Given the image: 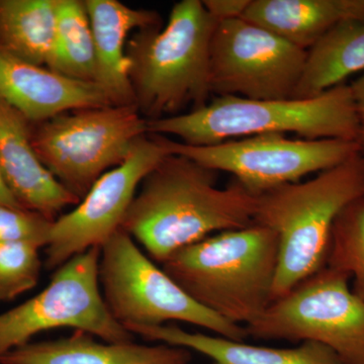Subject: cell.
<instances>
[{"instance_id":"cell-1","label":"cell","mask_w":364,"mask_h":364,"mask_svg":"<svg viewBox=\"0 0 364 364\" xmlns=\"http://www.w3.org/2000/svg\"><path fill=\"white\" fill-rule=\"evenodd\" d=\"M218 172L167 154L141 183L121 230L162 264L181 248L253 224L256 196L236 179L217 186Z\"/></svg>"},{"instance_id":"cell-2","label":"cell","mask_w":364,"mask_h":364,"mask_svg":"<svg viewBox=\"0 0 364 364\" xmlns=\"http://www.w3.org/2000/svg\"><path fill=\"white\" fill-rule=\"evenodd\" d=\"M217 23L200 0H182L172 7L166 25L133 33L126 46L129 79L146 121L208 104L210 42Z\"/></svg>"},{"instance_id":"cell-3","label":"cell","mask_w":364,"mask_h":364,"mask_svg":"<svg viewBox=\"0 0 364 364\" xmlns=\"http://www.w3.org/2000/svg\"><path fill=\"white\" fill-rule=\"evenodd\" d=\"M161 265L198 305L246 327L272 304L279 239L268 228L252 224L181 248Z\"/></svg>"},{"instance_id":"cell-4","label":"cell","mask_w":364,"mask_h":364,"mask_svg":"<svg viewBox=\"0 0 364 364\" xmlns=\"http://www.w3.org/2000/svg\"><path fill=\"white\" fill-rule=\"evenodd\" d=\"M364 195V152L306 181L282 184L256 196L253 224L279 239L272 301L326 267L332 228L347 205Z\"/></svg>"},{"instance_id":"cell-5","label":"cell","mask_w":364,"mask_h":364,"mask_svg":"<svg viewBox=\"0 0 364 364\" xmlns=\"http://www.w3.org/2000/svg\"><path fill=\"white\" fill-rule=\"evenodd\" d=\"M148 134L176 136L189 146H210L239 136L298 134L306 140L355 141L360 128L350 85L306 100H254L217 97L202 109L147 121Z\"/></svg>"},{"instance_id":"cell-6","label":"cell","mask_w":364,"mask_h":364,"mask_svg":"<svg viewBox=\"0 0 364 364\" xmlns=\"http://www.w3.org/2000/svg\"><path fill=\"white\" fill-rule=\"evenodd\" d=\"M98 277L105 305L126 329L177 321L234 341L248 337L244 326L219 317L189 298L123 230L100 247Z\"/></svg>"},{"instance_id":"cell-7","label":"cell","mask_w":364,"mask_h":364,"mask_svg":"<svg viewBox=\"0 0 364 364\" xmlns=\"http://www.w3.org/2000/svg\"><path fill=\"white\" fill-rule=\"evenodd\" d=\"M146 135L147 121L135 105L85 107L32 124L41 162L79 200Z\"/></svg>"},{"instance_id":"cell-8","label":"cell","mask_w":364,"mask_h":364,"mask_svg":"<svg viewBox=\"0 0 364 364\" xmlns=\"http://www.w3.org/2000/svg\"><path fill=\"white\" fill-rule=\"evenodd\" d=\"M348 275L326 267L272 301L248 337L291 343L315 342L344 364H364V301L349 287Z\"/></svg>"},{"instance_id":"cell-9","label":"cell","mask_w":364,"mask_h":364,"mask_svg":"<svg viewBox=\"0 0 364 364\" xmlns=\"http://www.w3.org/2000/svg\"><path fill=\"white\" fill-rule=\"evenodd\" d=\"M100 247L74 256L56 269L41 293L0 314V358L30 343L40 333L72 328L109 343L134 341V335L114 320L100 289Z\"/></svg>"},{"instance_id":"cell-10","label":"cell","mask_w":364,"mask_h":364,"mask_svg":"<svg viewBox=\"0 0 364 364\" xmlns=\"http://www.w3.org/2000/svg\"><path fill=\"white\" fill-rule=\"evenodd\" d=\"M154 136L167 154L188 157L218 173L233 174L254 195L333 168L363 151L355 141L296 140L282 134L247 136L210 146H189L165 136Z\"/></svg>"},{"instance_id":"cell-11","label":"cell","mask_w":364,"mask_h":364,"mask_svg":"<svg viewBox=\"0 0 364 364\" xmlns=\"http://www.w3.org/2000/svg\"><path fill=\"white\" fill-rule=\"evenodd\" d=\"M306 50L244 18L217 23L210 50L212 95L254 100H289Z\"/></svg>"},{"instance_id":"cell-12","label":"cell","mask_w":364,"mask_h":364,"mask_svg":"<svg viewBox=\"0 0 364 364\" xmlns=\"http://www.w3.org/2000/svg\"><path fill=\"white\" fill-rule=\"evenodd\" d=\"M166 155L154 135L139 139L122 164L105 172L70 213L54 222L45 267L58 269L74 256L102 247L121 230L141 183Z\"/></svg>"},{"instance_id":"cell-13","label":"cell","mask_w":364,"mask_h":364,"mask_svg":"<svg viewBox=\"0 0 364 364\" xmlns=\"http://www.w3.org/2000/svg\"><path fill=\"white\" fill-rule=\"evenodd\" d=\"M0 168L21 207L51 221H56L64 208L80 203L41 162L32 143V123L1 100Z\"/></svg>"},{"instance_id":"cell-14","label":"cell","mask_w":364,"mask_h":364,"mask_svg":"<svg viewBox=\"0 0 364 364\" xmlns=\"http://www.w3.org/2000/svg\"><path fill=\"white\" fill-rule=\"evenodd\" d=\"M0 100L32 124L85 107L114 105L95 83L65 77L0 50Z\"/></svg>"},{"instance_id":"cell-15","label":"cell","mask_w":364,"mask_h":364,"mask_svg":"<svg viewBox=\"0 0 364 364\" xmlns=\"http://www.w3.org/2000/svg\"><path fill=\"white\" fill-rule=\"evenodd\" d=\"M85 4L95 42V85L107 93L112 105H135L129 79L127 38L133 31L161 26V18L156 11L133 9L117 0H85Z\"/></svg>"},{"instance_id":"cell-16","label":"cell","mask_w":364,"mask_h":364,"mask_svg":"<svg viewBox=\"0 0 364 364\" xmlns=\"http://www.w3.org/2000/svg\"><path fill=\"white\" fill-rule=\"evenodd\" d=\"M191 360V351L181 347L100 342L90 333L75 331L65 338L23 345L2 356L0 364H188Z\"/></svg>"},{"instance_id":"cell-17","label":"cell","mask_w":364,"mask_h":364,"mask_svg":"<svg viewBox=\"0 0 364 364\" xmlns=\"http://www.w3.org/2000/svg\"><path fill=\"white\" fill-rule=\"evenodd\" d=\"M147 341L181 347L198 352L215 364H344L328 347L304 342L289 348L259 346L234 341L221 336L186 331L176 325L127 328Z\"/></svg>"},{"instance_id":"cell-18","label":"cell","mask_w":364,"mask_h":364,"mask_svg":"<svg viewBox=\"0 0 364 364\" xmlns=\"http://www.w3.org/2000/svg\"><path fill=\"white\" fill-rule=\"evenodd\" d=\"M242 18L306 51L343 21L364 23V0H251Z\"/></svg>"},{"instance_id":"cell-19","label":"cell","mask_w":364,"mask_h":364,"mask_svg":"<svg viewBox=\"0 0 364 364\" xmlns=\"http://www.w3.org/2000/svg\"><path fill=\"white\" fill-rule=\"evenodd\" d=\"M364 70V23L348 21L328 31L306 50L294 98L306 100L343 85L349 76Z\"/></svg>"},{"instance_id":"cell-20","label":"cell","mask_w":364,"mask_h":364,"mask_svg":"<svg viewBox=\"0 0 364 364\" xmlns=\"http://www.w3.org/2000/svg\"><path fill=\"white\" fill-rule=\"evenodd\" d=\"M59 0H0V50L48 67L56 37Z\"/></svg>"},{"instance_id":"cell-21","label":"cell","mask_w":364,"mask_h":364,"mask_svg":"<svg viewBox=\"0 0 364 364\" xmlns=\"http://www.w3.org/2000/svg\"><path fill=\"white\" fill-rule=\"evenodd\" d=\"M47 68L74 80L95 83V42L85 0H59L54 50Z\"/></svg>"},{"instance_id":"cell-22","label":"cell","mask_w":364,"mask_h":364,"mask_svg":"<svg viewBox=\"0 0 364 364\" xmlns=\"http://www.w3.org/2000/svg\"><path fill=\"white\" fill-rule=\"evenodd\" d=\"M326 265L348 275L352 291L364 301V195L337 215Z\"/></svg>"},{"instance_id":"cell-23","label":"cell","mask_w":364,"mask_h":364,"mask_svg":"<svg viewBox=\"0 0 364 364\" xmlns=\"http://www.w3.org/2000/svg\"><path fill=\"white\" fill-rule=\"evenodd\" d=\"M40 247L28 243H0V301L31 291L41 277Z\"/></svg>"},{"instance_id":"cell-24","label":"cell","mask_w":364,"mask_h":364,"mask_svg":"<svg viewBox=\"0 0 364 364\" xmlns=\"http://www.w3.org/2000/svg\"><path fill=\"white\" fill-rule=\"evenodd\" d=\"M54 222L25 208L0 203V243H28L46 248Z\"/></svg>"},{"instance_id":"cell-25","label":"cell","mask_w":364,"mask_h":364,"mask_svg":"<svg viewBox=\"0 0 364 364\" xmlns=\"http://www.w3.org/2000/svg\"><path fill=\"white\" fill-rule=\"evenodd\" d=\"M251 0H203L208 14L219 21L235 20L243 16Z\"/></svg>"},{"instance_id":"cell-26","label":"cell","mask_w":364,"mask_h":364,"mask_svg":"<svg viewBox=\"0 0 364 364\" xmlns=\"http://www.w3.org/2000/svg\"><path fill=\"white\" fill-rule=\"evenodd\" d=\"M352 97L358 112L360 136H359V145L364 152V74L358 80L354 81L350 85Z\"/></svg>"},{"instance_id":"cell-27","label":"cell","mask_w":364,"mask_h":364,"mask_svg":"<svg viewBox=\"0 0 364 364\" xmlns=\"http://www.w3.org/2000/svg\"><path fill=\"white\" fill-rule=\"evenodd\" d=\"M0 203H6V205H14V207H21L11 191H9V186H6V181H4V176H2L1 168H0Z\"/></svg>"},{"instance_id":"cell-28","label":"cell","mask_w":364,"mask_h":364,"mask_svg":"<svg viewBox=\"0 0 364 364\" xmlns=\"http://www.w3.org/2000/svg\"><path fill=\"white\" fill-rule=\"evenodd\" d=\"M213 364H215V363H213Z\"/></svg>"}]
</instances>
